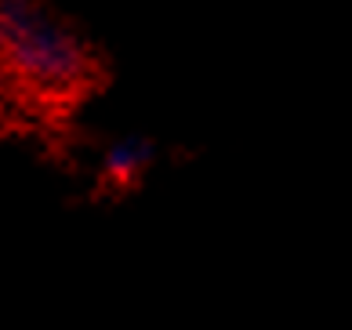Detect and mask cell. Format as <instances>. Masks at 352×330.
Masks as SVG:
<instances>
[{
    "mask_svg": "<svg viewBox=\"0 0 352 330\" xmlns=\"http://www.w3.org/2000/svg\"><path fill=\"white\" fill-rule=\"evenodd\" d=\"M0 84L44 105H73L95 87V55L41 0H0Z\"/></svg>",
    "mask_w": 352,
    "mask_h": 330,
    "instance_id": "obj_1",
    "label": "cell"
},
{
    "mask_svg": "<svg viewBox=\"0 0 352 330\" xmlns=\"http://www.w3.org/2000/svg\"><path fill=\"white\" fill-rule=\"evenodd\" d=\"M153 160V145L142 138H127L120 145H113L106 156V178H113L116 186H131V182L149 167Z\"/></svg>",
    "mask_w": 352,
    "mask_h": 330,
    "instance_id": "obj_2",
    "label": "cell"
}]
</instances>
